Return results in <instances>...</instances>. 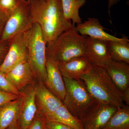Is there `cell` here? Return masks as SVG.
Instances as JSON below:
<instances>
[{
	"mask_svg": "<svg viewBox=\"0 0 129 129\" xmlns=\"http://www.w3.org/2000/svg\"><path fill=\"white\" fill-rule=\"evenodd\" d=\"M118 108L114 106L96 102L81 120L84 129H101Z\"/></svg>",
	"mask_w": 129,
	"mask_h": 129,
	"instance_id": "8",
	"label": "cell"
},
{
	"mask_svg": "<svg viewBox=\"0 0 129 129\" xmlns=\"http://www.w3.org/2000/svg\"><path fill=\"white\" fill-rule=\"evenodd\" d=\"M27 1H28V2H29L30 1H31V0H27Z\"/></svg>",
	"mask_w": 129,
	"mask_h": 129,
	"instance_id": "32",
	"label": "cell"
},
{
	"mask_svg": "<svg viewBox=\"0 0 129 129\" xmlns=\"http://www.w3.org/2000/svg\"><path fill=\"white\" fill-rule=\"evenodd\" d=\"M22 101L21 95L17 99L0 106V129H6L17 122Z\"/></svg>",
	"mask_w": 129,
	"mask_h": 129,
	"instance_id": "17",
	"label": "cell"
},
{
	"mask_svg": "<svg viewBox=\"0 0 129 129\" xmlns=\"http://www.w3.org/2000/svg\"><path fill=\"white\" fill-rule=\"evenodd\" d=\"M21 96L0 90V106L17 99Z\"/></svg>",
	"mask_w": 129,
	"mask_h": 129,
	"instance_id": "25",
	"label": "cell"
},
{
	"mask_svg": "<svg viewBox=\"0 0 129 129\" xmlns=\"http://www.w3.org/2000/svg\"><path fill=\"white\" fill-rule=\"evenodd\" d=\"M57 63L63 77L75 80H80L81 77L87 73L92 67L91 63L85 56Z\"/></svg>",
	"mask_w": 129,
	"mask_h": 129,
	"instance_id": "15",
	"label": "cell"
},
{
	"mask_svg": "<svg viewBox=\"0 0 129 129\" xmlns=\"http://www.w3.org/2000/svg\"><path fill=\"white\" fill-rule=\"evenodd\" d=\"M28 129H47L45 121L39 112Z\"/></svg>",
	"mask_w": 129,
	"mask_h": 129,
	"instance_id": "24",
	"label": "cell"
},
{
	"mask_svg": "<svg viewBox=\"0 0 129 129\" xmlns=\"http://www.w3.org/2000/svg\"><path fill=\"white\" fill-rule=\"evenodd\" d=\"M42 117L47 121L59 122L74 129H84L81 120L72 115L63 104L55 112Z\"/></svg>",
	"mask_w": 129,
	"mask_h": 129,
	"instance_id": "18",
	"label": "cell"
},
{
	"mask_svg": "<svg viewBox=\"0 0 129 129\" xmlns=\"http://www.w3.org/2000/svg\"><path fill=\"white\" fill-rule=\"evenodd\" d=\"M46 67V78L44 84L51 92L62 102L66 94V88L57 62L47 57Z\"/></svg>",
	"mask_w": 129,
	"mask_h": 129,
	"instance_id": "12",
	"label": "cell"
},
{
	"mask_svg": "<svg viewBox=\"0 0 129 129\" xmlns=\"http://www.w3.org/2000/svg\"><path fill=\"white\" fill-rule=\"evenodd\" d=\"M122 98L124 103L125 105L129 106V88H127L124 91L122 92Z\"/></svg>",
	"mask_w": 129,
	"mask_h": 129,
	"instance_id": "29",
	"label": "cell"
},
{
	"mask_svg": "<svg viewBox=\"0 0 129 129\" xmlns=\"http://www.w3.org/2000/svg\"><path fill=\"white\" fill-rule=\"evenodd\" d=\"M6 75L12 85L20 92L27 86L34 84L36 80L27 62L18 65Z\"/></svg>",
	"mask_w": 129,
	"mask_h": 129,
	"instance_id": "14",
	"label": "cell"
},
{
	"mask_svg": "<svg viewBox=\"0 0 129 129\" xmlns=\"http://www.w3.org/2000/svg\"><path fill=\"white\" fill-rule=\"evenodd\" d=\"M101 129H129V106L118 108Z\"/></svg>",
	"mask_w": 129,
	"mask_h": 129,
	"instance_id": "19",
	"label": "cell"
},
{
	"mask_svg": "<svg viewBox=\"0 0 129 129\" xmlns=\"http://www.w3.org/2000/svg\"><path fill=\"white\" fill-rule=\"evenodd\" d=\"M87 39L75 27L64 31L52 43L47 45L46 57L57 63L66 62L84 56Z\"/></svg>",
	"mask_w": 129,
	"mask_h": 129,
	"instance_id": "3",
	"label": "cell"
},
{
	"mask_svg": "<svg viewBox=\"0 0 129 129\" xmlns=\"http://www.w3.org/2000/svg\"><path fill=\"white\" fill-rule=\"evenodd\" d=\"M0 90L21 95L22 93L14 88L6 76V74L2 72L0 69Z\"/></svg>",
	"mask_w": 129,
	"mask_h": 129,
	"instance_id": "22",
	"label": "cell"
},
{
	"mask_svg": "<svg viewBox=\"0 0 129 129\" xmlns=\"http://www.w3.org/2000/svg\"><path fill=\"white\" fill-rule=\"evenodd\" d=\"M107 72L120 92L129 88V65L123 62L111 60L105 66Z\"/></svg>",
	"mask_w": 129,
	"mask_h": 129,
	"instance_id": "16",
	"label": "cell"
},
{
	"mask_svg": "<svg viewBox=\"0 0 129 129\" xmlns=\"http://www.w3.org/2000/svg\"><path fill=\"white\" fill-rule=\"evenodd\" d=\"M20 0H0V8L11 13L18 5Z\"/></svg>",
	"mask_w": 129,
	"mask_h": 129,
	"instance_id": "23",
	"label": "cell"
},
{
	"mask_svg": "<svg viewBox=\"0 0 129 129\" xmlns=\"http://www.w3.org/2000/svg\"><path fill=\"white\" fill-rule=\"evenodd\" d=\"M45 121L47 129H74L67 125L59 122L45 120Z\"/></svg>",
	"mask_w": 129,
	"mask_h": 129,
	"instance_id": "27",
	"label": "cell"
},
{
	"mask_svg": "<svg viewBox=\"0 0 129 129\" xmlns=\"http://www.w3.org/2000/svg\"><path fill=\"white\" fill-rule=\"evenodd\" d=\"M63 77L66 94L63 104L75 117L81 120L83 116L97 102L80 80Z\"/></svg>",
	"mask_w": 129,
	"mask_h": 129,
	"instance_id": "5",
	"label": "cell"
},
{
	"mask_svg": "<svg viewBox=\"0 0 129 129\" xmlns=\"http://www.w3.org/2000/svg\"><path fill=\"white\" fill-rule=\"evenodd\" d=\"M120 0H108V9L109 14L110 16L111 9L113 6L118 3Z\"/></svg>",
	"mask_w": 129,
	"mask_h": 129,
	"instance_id": "30",
	"label": "cell"
},
{
	"mask_svg": "<svg viewBox=\"0 0 129 129\" xmlns=\"http://www.w3.org/2000/svg\"><path fill=\"white\" fill-rule=\"evenodd\" d=\"M80 80L97 102L118 108L125 105L122 92L113 82L105 67L92 64L90 71Z\"/></svg>",
	"mask_w": 129,
	"mask_h": 129,
	"instance_id": "2",
	"label": "cell"
},
{
	"mask_svg": "<svg viewBox=\"0 0 129 129\" xmlns=\"http://www.w3.org/2000/svg\"><path fill=\"white\" fill-rule=\"evenodd\" d=\"M75 29L81 35L87 36L92 39L107 42H129L127 37L118 38L107 33L99 19L95 18H89L84 22L77 24Z\"/></svg>",
	"mask_w": 129,
	"mask_h": 129,
	"instance_id": "10",
	"label": "cell"
},
{
	"mask_svg": "<svg viewBox=\"0 0 129 129\" xmlns=\"http://www.w3.org/2000/svg\"><path fill=\"white\" fill-rule=\"evenodd\" d=\"M33 21L40 26L47 45L75 26L64 18L61 0H31L29 2Z\"/></svg>",
	"mask_w": 129,
	"mask_h": 129,
	"instance_id": "1",
	"label": "cell"
},
{
	"mask_svg": "<svg viewBox=\"0 0 129 129\" xmlns=\"http://www.w3.org/2000/svg\"><path fill=\"white\" fill-rule=\"evenodd\" d=\"M35 101L38 112L42 116L53 113L62 102L47 89L44 83L37 81L35 84Z\"/></svg>",
	"mask_w": 129,
	"mask_h": 129,
	"instance_id": "11",
	"label": "cell"
},
{
	"mask_svg": "<svg viewBox=\"0 0 129 129\" xmlns=\"http://www.w3.org/2000/svg\"><path fill=\"white\" fill-rule=\"evenodd\" d=\"M35 84L28 86L21 91L22 101L17 121L19 129H28L38 112L35 101Z\"/></svg>",
	"mask_w": 129,
	"mask_h": 129,
	"instance_id": "9",
	"label": "cell"
},
{
	"mask_svg": "<svg viewBox=\"0 0 129 129\" xmlns=\"http://www.w3.org/2000/svg\"><path fill=\"white\" fill-rule=\"evenodd\" d=\"M107 45L111 60L129 64V42L108 41Z\"/></svg>",
	"mask_w": 129,
	"mask_h": 129,
	"instance_id": "21",
	"label": "cell"
},
{
	"mask_svg": "<svg viewBox=\"0 0 129 129\" xmlns=\"http://www.w3.org/2000/svg\"><path fill=\"white\" fill-rule=\"evenodd\" d=\"M87 42L84 56L91 64L105 67L111 60L107 42L86 37Z\"/></svg>",
	"mask_w": 129,
	"mask_h": 129,
	"instance_id": "13",
	"label": "cell"
},
{
	"mask_svg": "<svg viewBox=\"0 0 129 129\" xmlns=\"http://www.w3.org/2000/svg\"><path fill=\"white\" fill-rule=\"evenodd\" d=\"M34 23L29 2L20 0L17 7L10 13L1 41L9 42L17 35L29 30Z\"/></svg>",
	"mask_w": 129,
	"mask_h": 129,
	"instance_id": "6",
	"label": "cell"
},
{
	"mask_svg": "<svg viewBox=\"0 0 129 129\" xmlns=\"http://www.w3.org/2000/svg\"><path fill=\"white\" fill-rule=\"evenodd\" d=\"M6 129H19L17 124V122L9 126Z\"/></svg>",
	"mask_w": 129,
	"mask_h": 129,
	"instance_id": "31",
	"label": "cell"
},
{
	"mask_svg": "<svg viewBox=\"0 0 129 129\" xmlns=\"http://www.w3.org/2000/svg\"><path fill=\"white\" fill-rule=\"evenodd\" d=\"M27 32L17 35L9 41V48L0 69L6 74L19 64L27 62Z\"/></svg>",
	"mask_w": 129,
	"mask_h": 129,
	"instance_id": "7",
	"label": "cell"
},
{
	"mask_svg": "<svg viewBox=\"0 0 129 129\" xmlns=\"http://www.w3.org/2000/svg\"><path fill=\"white\" fill-rule=\"evenodd\" d=\"M10 13L0 8V41L1 40L5 25Z\"/></svg>",
	"mask_w": 129,
	"mask_h": 129,
	"instance_id": "26",
	"label": "cell"
},
{
	"mask_svg": "<svg viewBox=\"0 0 129 129\" xmlns=\"http://www.w3.org/2000/svg\"><path fill=\"white\" fill-rule=\"evenodd\" d=\"M9 48V42L0 41V65L2 63Z\"/></svg>",
	"mask_w": 129,
	"mask_h": 129,
	"instance_id": "28",
	"label": "cell"
},
{
	"mask_svg": "<svg viewBox=\"0 0 129 129\" xmlns=\"http://www.w3.org/2000/svg\"><path fill=\"white\" fill-rule=\"evenodd\" d=\"M61 2L64 18L72 21L74 26L81 23L79 11L85 4L86 0H61Z\"/></svg>",
	"mask_w": 129,
	"mask_h": 129,
	"instance_id": "20",
	"label": "cell"
},
{
	"mask_svg": "<svg viewBox=\"0 0 129 129\" xmlns=\"http://www.w3.org/2000/svg\"><path fill=\"white\" fill-rule=\"evenodd\" d=\"M27 62L36 80L45 83L46 78L47 44L39 25L33 24L27 32Z\"/></svg>",
	"mask_w": 129,
	"mask_h": 129,
	"instance_id": "4",
	"label": "cell"
}]
</instances>
